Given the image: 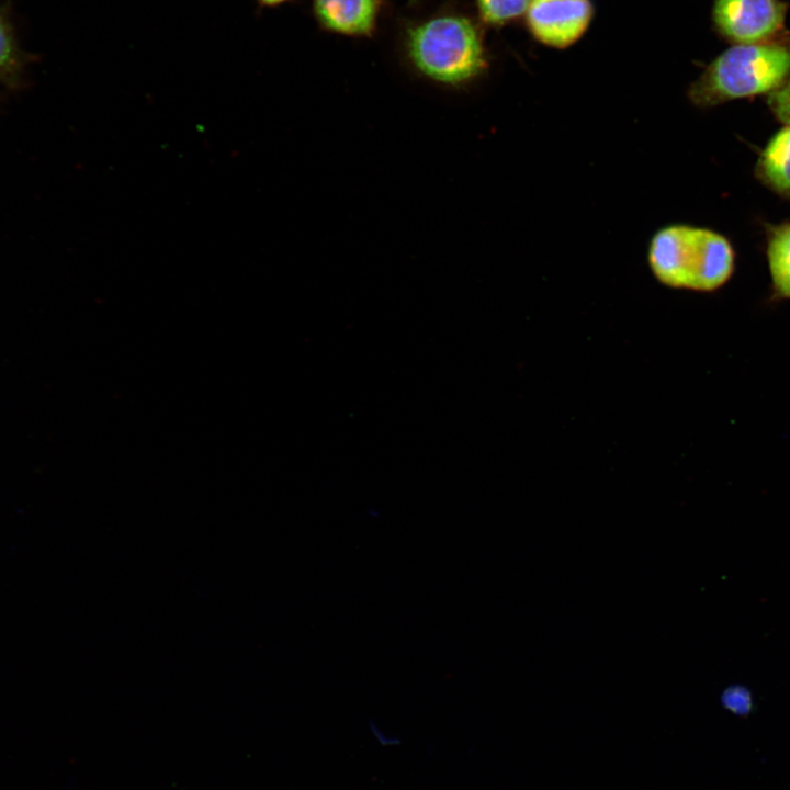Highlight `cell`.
Returning a JSON list of instances; mask_svg holds the SVG:
<instances>
[{
  "mask_svg": "<svg viewBox=\"0 0 790 790\" xmlns=\"http://www.w3.org/2000/svg\"><path fill=\"white\" fill-rule=\"evenodd\" d=\"M647 263L654 278L667 287L711 292L730 279L734 251L714 230L675 223L653 234Z\"/></svg>",
  "mask_w": 790,
  "mask_h": 790,
  "instance_id": "obj_1",
  "label": "cell"
},
{
  "mask_svg": "<svg viewBox=\"0 0 790 790\" xmlns=\"http://www.w3.org/2000/svg\"><path fill=\"white\" fill-rule=\"evenodd\" d=\"M790 75V46L740 44L719 55L690 84L687 95L698 108L772 92Z\"/></svg>",
  "mask_w": 790,
  "mask_h": 790,
  "instance_id": "obj_2",
  "label": "cell"
},
{
  "mask_svg": "<svg viewBox=\"0 0 790 790\" xmlns=\"http://www.w3.org/2000/svg\"><path fill=\"white\" fill-rule=\"evenodd\" d=\"M406 49L420 74L444 86L469 83L487 68L481 31L462 15H440L410 27Z\"/></svg>",
  "mask_w": 790,
  "mask_h": 790,
  "instance_id": "obj_3",
  "label": "cell"
},
{
  "mask_svg": "<svg viewBox=\"0 0 790 790\" xmlns=\"http://www.w3.org/2000/svg\"><path fill=\"white\" fill-rule=\"evenodd\" d=\"M526 22L532 36L543 45L565 48L587 31L594 7L590 0H530Z\"/></svg>",
  "mask_w": 790,
  "mask_h": 790,
  "instance_id": "obj_4",
  "label": "cell"
},
{
  "mask_svg": "<svg viewBox=\"0 0 790 790\" xmlns=\"http://www.w3.org/2000/svg\"><path fill=\"white\" fill-rule=\"evenodd\" d=\"M779 0H714L713 21L727 40L740 44L763 41L775 34L785 20Z\"/></svg>",
  "mask_w": 790,
  "mask_h": 790,
  "instance_id": "obj_5",
  "label": "cell"
},
{
  "mask_svg": "<svg viewBox=\"0 0 790 790\" xmlns=\"http://www.w3.org/2000/svg\"><path fill=\"white\" fill-rule=\"evenodd\" d=\"M383 0H313L314 15L324 29L348 36L373 34Z\"/></svg>",
  "mask_w": 790,
  "mask_h": 790,
  "instance_id": "obj_6",
  "label": "cell"
},
{
  "mask_svg": "<svg viewBox=\"0 0 790 790\" xmlns=\"http://www.w3.org/2000/svg\"><path fill=\"white\" fill-rule=\"evenodd\" d=\"M757 174L774 191L790 196V125L770 139L759 158Z\"/></svg>",
  "mask_w": 790,
  "mask_h": 790,
  "instance_id": "obj_7",
  "label": "cell"
},
{
  "mask_svg": "<svg viewBox=\"0 0 790 790\" xmlns=\"http://www.w3.org/2000/svg\"><path fill=\"white\" fill-rule=\"evenodd\" d=\"M767 255L776 291L790 298V224L770 230Z\"/></svg>",
  "mask_w": 790,
  "mask_h": 790,
  "instance_id": "obj_8",
  "label": "cell"
},
{
  "mask_svg": "<svg viewBox=\"0 0 790 790\" xmlns=\"http://www.w3.org/2000/svg\"><path fill=\"white\" fill-rule=\"evenodd\" d=\"M23 67V55L19 48L13 27L0 11V81L15 83Z\"/></svg>",
  "mask_w": 790,
  "mask_h": 790,
  "instance_id": "obj_9",
  "label": "cell"
},
{
  "mask_svg": "<svg viewBox=\"0 0 790 790\" xmlns=\"http://www.w3.org/2000/svg\"><path fill=\"white\" fill-rule=\"evenodd\" d=\"M530 0H475L481 19L493 26L505 25L524 15Z\"/></svg>",
  "mask_w": 790,
  "mask_h": 790,
  "instance_id": "obj_10",
  "label": "cell"
},
{
  "mask_svg": "<svg viewBox=\"0 0 790 790\" xmlns=\"http://www.w3.org/2000/svg\"><path fill=\"white\" fill-rule=\"evenodd\" d=\"M768 105L778 120L790 125V80L770 93Z\"/></svg>",
  "mask_w": 790,
  "mask_h": 790,
  "instance_id": "obj_11",
  "label": "cell"
},
{
  "mask_svg": "<svg viewBox=\"0 0 790 790\" xmlns=\"http://www.w3.org/2000/svg\"><path fill=\"white\" fill-rule=\"evenodd\" d=\"M722 700L724 706L732 711L740 712L746 710V697L744 693L738 692V690L729 689L723 695Z\"/></svg>",
  "mask_w": 790,
  "mask_h": 790,
  "instance_id": "obj_12",
  "label": "cell"
},
{
  "mask_svg": "<svg viewBox=\"0 0 790 790\" xmlns=\"http://www.w3.org/2000/svg\"><path fill=\"white\" fill-rule=\"evenodd\" d=\"M259 8H275L291 0H255Z\"/></svg>",
  "mask_w": 790,
  "mask_h": 790,
  "instance_id": "obj_13",
  "label": "cell"
}]
</instances>
